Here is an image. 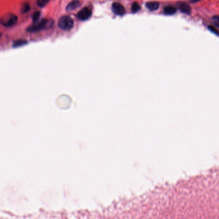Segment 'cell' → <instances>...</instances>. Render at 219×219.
<instances>
[{"mask_svg":"<svg viewBox=\"0 0 219 219\" xmlns=\"http://www.w3.org/2000/svg\"><path fill=\"white\" fill-rule=\"evenodd\" d=\"M53 25V21L47 19H42L39 23H35L29 26L27 28L28 32H36L42 29L49 28Z\"/></svg>","mask_w":219,"mask_h":219,"instance_id":"cell-1","label":"cell"},{"mask_svg":"<svg viewBox=\"0 0 219 219\" xmlns=\"http://www.w3.org/2000/svg\"><path fill=\"white\" fill-rule=\"evenodd\" d=\"M58 26L59 28L64 30H70L74 26V21L71 17L68 16H62L58 20Z\"/></svg>","mask_w":219,"mask_h":219,"instance_id":"cell-2","label":"cell"},{"mask_svg":"<svg viewBox=\"0 0 219 219\" xmlns=\"http://www.w3.org/2000/svg\"><path fill=\"white\" fill-rule=\"evenodd\" d=\"M17 17L16 15L9 14L3 16L0 19V23L5 27H12L16 24Z\"/></svg>","mask_w":219,"mask_h":219,"instance_id":"cell-3","label":"cell"},{"mask_svg":"<svg viewBox=\"0 0 219 219\" xmlns=\"http://www.w3.org/2000/svg\"><path fill=\"white\" fill-rule=\"evenodd\" d=\"M92 15V11L87 7L81 9L80 12L78 13V18L81 21H86Z\"/></svg>","mask_w":219,"mask_h":219,"instance_id":"cell-4","label":"cell"},{"mask_svg":"<svg viewBox=\"0 0 219 219\" xmlns=\"http://www.w3.org/2000/svg\"><path fill=\"white\" fill-rule=\"evenodd\" d=\"M112 12L115 14L117 15V16H123L126 12L124 7L121 3L117 2H115L113 3L112 6Z\"/></svg>","mask_w":219,"mask_h":219,"instance_id":"cell-5","label":"cell"},{"mask_svg":"<svg viewBox=\"0 0 219 219\" xmlns=\"http://www.w3.org/2000/svg\"><path fill=\"white\" fill-rule=\"evenodd\" d=\"M80 6V2L78 0H74V1L69 3L66 7V10L68 12H71L78 8Z\"/></svg>","mask_w":219,"mask_h":219,"instance_id":"cell-6","label":"cell"},{"mask_svg":"<svg viewBox=\"0 0 219 219\" xmlns=\"http://www.w3.org/2000/svg\"><path fill=\"white\" fill-rule=\"evenodd\" d=\"M179 9L181 12L189 14H190L191 12V8L190 6H189L188 4H187L186 3H183V2H180L179 3Z\"/></svg>","mask_w":219,"mask_h":219,"instance_id":"cell-7","label":"cell"},{"mask_svg":"<svg viewBox=\"0 0 219 219\" xmlns=\"http://www.w3.org/2000/svg\"><path fill=\"white\" fill-rule=\"evenodd\" d=\"M177 9L174 6H165L164 9H163V13L165 15H167V16H172L176 12Z\"/></svg>","mask_w":219,"mask_h":219,"instance_id":"cell-8","label":"cell"},{"mask_svg":"<svg viewBox=\"0 0 219 219\" xmlns=\"http://www.w3.org/2000/svg\"><path fill=\"white\" fill-rule=\"evenodd\" d=\"M146 6L149 10L155 11L159 8V3L156 1H150L147 2L146 4Z\"/></svg>","mask_w":219,"mask_h":219,"instance_id":"cell-9","label":"cell"},{"mask_svg":"<svg viewBox=\"0 0 219 219\" xmlns=\"http://www.w3.org/2000/svg\"><path fill=\"white\" fill-rule=\"evenodd\" d=\"M27 44V42L26 40H16V42H14L13 44V47H20V46H23L25 44Z\"/></svg>","mask_w":219,"mask_h":219,"instance_id":"cell-10","label":"cell"},{"mask_svg":"<svg viewBox=\"0 0 219 219\" xmlns=\"http://www.w3.org/2000/svg\"><path fill=\"white\" fill-rule=\"evenodd\" d=\"M140 6L137 2H134L131 5V11L133 13H136L140 10Z\"/></svg>","mask_w":219,"mask_h":219,"instance_id":"cell-11","label":"cell"},{"mask_svg":"<svg viewBox=\"0 0 219 219\" xmlns=\"http://www.w3.org/2000/svg\"><path fill=\"white\" fill-rule=\"evenodd\" d=\"M29 9H30V6H29L28 3H23V4L22 5L21 8V12H22V13H23V14L28 12V11L29 10Z\"/></svg>","mask_w":219,"mask_h":219,"instance_id":"cell-12","label":"cell"},{"mask_svg":"<svg viewBox=\"0 0 219 219\" xmlns=\"http://www.w3.org/2000/svg\"><path fill=\"white\" fill-rule=\"evenodd\" d=\"M50 0H37V4L40 7H43L49 2Z\"/></svg>","mask_w":219,"mask_h":219,"instance_id":"cell-13","label":"cell"},{"mask_svg":"<svg viewBox=\"0 0 219 219\" xmlns=\"http://www.w3.org/2000/svg\"><path fill=\"white\" fill-rule=\"evenodd\" d=\"M40 11H37V12H35L34 14H33V22H34V23H37V21H38L39 17H40Z\"/></svg>","mask_w":219,"mask_h":219,"instance_id":"cell-14","label":"cell"},{"mask_svg":"<svg viewBox=\"0 0 219 219\" xmlns=\"http://www.w3.org/2000/svg\"><path fill=\"white\" fill-rule=\"evenodd\" d=\"M212 21L213 24L216 26L217 27L219 28V16H215L212 17Z\"/></svg>","mask_w":219,"mask_h":219,"instance_id":"cell-15","label":"cell"},{"mask_svg":"<svg viewBox=\"0 0 219 219\" xmlns=\"http://www.w3.org/2000/svg\"><path fill=\"white\" fill-rule=\"evenodd\" d=\"M208 29H210V30L211 32H213V33H215V34H217V35H219L218 32L217 30L215 28V27H211V26H210V27H208Z\"/></svg>","mask_w":219,"mask_h":219,"instance_id":"cell-16","label":"cell"},{"mask_svg":"<svg viewBox=\"0 0 219 219\" xmlns=\"http://www.w3.org/2000/svg\"><path fill=\"white\" fill-rule=\"evenodd\" d=\"M199 1H200V0H192V3H196V2H198Z\"/></svg>","mask_w":219,"mask_h":219,"instance_id":"cell-17","label":"cell"},{"mask_svg":"<svg viewBox=\"0 0 219 219\" xmlns=\"http://www.w3.org/2000/svg\"><path fill=\"white\" fill-rule=\"evenodd\" d=\"M1 37V33H0V37Z\"/></svg>","mask_w":219,"mask_h":219,"instance_id":"cell-18","label":"cell"}]
</instances>
